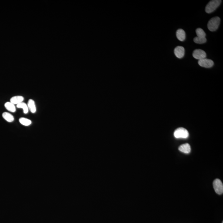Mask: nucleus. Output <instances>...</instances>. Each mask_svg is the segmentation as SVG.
<instances>
[{"instance_id":"14","label":"nucleus","mask_w":223,"mask_h":223,"mask_svg":"<svg viewBox=\"0 0 223 223\" xmlns=\"http://www.w3.org/2000/svg\"><path fill=\"white\" fill-rule=\"evenodd\" d=\"M17 107L18 108H22L23 110L24 113L25 114H27L29 112V108H28V105L25 103L21 102L18 105H17Z\"/></svg>"},{"instance_id":"5","label":"nucleus","mask_w":223,"mask_h":223,"mask_svg":"<svg viewBox=\"0 0 223 223\" xmlns=\"http://www.w3.org/2000/svg\"><path fill=\"white\" fill-rule=\"evenodd\" d=\"M198 63L200 66L205 68L212 67L214 64L212 60L206 58L199 60Z\"/></svg>"},{"instance_id":"10","label":"nucleus","mask_w":223,"mask_h":223,"mask_svg":"<svg viewBox=\"0 0 223 223\" xmlns=\"http://www.w3.org/2000/svg\"><path fill=\"white\" fill-rule=\"evenodd\" d=\"M24 99V97L21 96H16V97H12L10 100V102L14 105H18L22 102Z\"/></svg>"},{"instance_id":"13","label":"nucleus","mask_w":223,"mask_h":223,"mask_svg":"<svg viewBox=\"0 0 223 223\" xmlns=\"http://www.w3.org/2000/svg\"><path fill=\"white\" fill-rule=\"evenodd\" d=\"M2 116H3V118L5 120L7 121L8 122H12L14 121V116H12L11 114L7 113V112H5V113H3V115H2Z\"/></svg>"},{"instance_id":"2","label":"nucleus","mask_w":223,"mask_h":223,"mask_svg":"<svg viewBox=\"0 0 223 223\" xmlns=\"http://www.w3.org/2000/svg\"><path fill=\"white\" fill-rule=\"evenodd\" d=\"M221 3V0H212L209 2L205 7V12L208 13H211L215 11L216 9L220 5Z\"/></svg>"},{"instance_id":"15","label":"nucleus","mask_w":223,"mask_h":223,"mask_svg":"<svg viewBox=\"0 0 223 223\" xmlns=\"http://www.w3.org/2000/svg\"><path fill=\"white\" fill-rule=\"evenodd\" d=\"M19 122H20V124L25 126H28L31 125V123H32L31 120H30L24 117L20 118L19 119Z\"/></svg>"},{"instance_id":"7","label":"nucleus","mask_w":223,"mask_h":223,"mask_svg":"<svg viewBox=\"0 0 223 223\" xmlns=\"http://www.w3.org/2000/svg\"><path fill=\"white\" fill-rule=\"evenodd\" d=\"M174 53L178 58H182L185 54V49L182 46H177L174 50Z\"/></svg>"},{"instance_id":"12","label":"nucleus","mask_w":223,"mask_h":223,"mask_svg":"<svg viewBox=\"0 0 223 223\" xmlns=\"http://www.w3.org/2000/svg\"><path fill=\"white\" fill-rule=\"evenodd\" d=\"M5 107L9 111L15 113L16 111V108L14 104L11 102H8L5 104Z\"/></svg>"},{"instance_id":"1","label":"nucleus","mask_w":223,"mask_h":223,"mask_svg":"<svg viewBox=\"0 0 223 223\" xmlns=\"http://www.w3.org/2000/svg\"><path fill=\"white\" fill-rule=\"evenodd\" d=\"M220 23V18L218 17H215L209 20L208 24V28L211 31H215L218 29Z\"/></svg>"},{"instance_id":"18","label":"nucleus","mask_w":223,"mask_h":223,"mask_svg":"<svg viewBox=\"0 0 223 223\" xmlns=\"http://www.w3.org/2000/svg\"><path fill=\"white\" fill-rule=\"evenodd\" d=\"M222 223H223V222H222Z\"/></svg>"},{"instance_id":"8","label":"nucleus","mask_w":223,"mask_h":223,"mask_svg":"<svg viewBox=\"0 0 223 223\" xmlns=\"http://www.w3.org/2000/svg\"><path fill=\"white\" fill-rule=\"evenodd\" d=\"M179 150L184 153L188 154L191 152V148L189 144H183L179 147Z\"/></svg>"},{"instance_id":"3","label":"nucleus","mask_w":223,"mask_h":223,"mask_svg":"<svg viewBox=\"0 0 223 223\" xmlns=\"http://www.w3.org/2000/svg\"><path fill=\"white\" fill-rule=\"evenodd\" d=\"M174 136L176 139H186L189 136L187 130L184 128H179L174 132Z\"/></svg>"},{"instance_id":"4","label":"nucleus","mask_w":223,"mask_h":223,"mask_svg":"<svg viewBox=\"0 0 223 223\" xmlns=\"http://www.w3.org/2000/svg\"><path fill=\"white\" fill-rule=\"evenodd\" d=\"M213 185L214 190L217 194L221 195L223 193V185L221 181L219 179H216L214 180Z\"/></svg>"},{"instance_id":"17","label":"nucleus","mask_w":223,"mask_h":223,"mask_svg":"<svg viewBox=\"0 0 223 223\" xmlns=\"http://www.w3.org/2000/svg\"><path fill=\"white\" fill-rule=\"evenodd\" d=\"M194 42L195 43L198 44H203L206 42L207 39L205 37V38H200L197 37H195L193 39Z\"/></svg>"},{"instance_id":"6","label":"nucleus","mask_w":223,"mask_h":223,"mask_svg":"<svg viewBox=\"0 0 223 223\" xmlns=\"http://www.w3.org/2000/svg\"><path fill=\"white\" fill-rule=\"evenodd\" d=\"M193 56L196 59L200 60L206 58V54L201 49H196L193 53Z\"/></svg>"},{"instance_id":"9","label":"nucleus","mask_w":223,"mask_h":223,"mask_svg":"<svg viewBox=\"0 0 223 223\" xmlns=\"http://www.w3.org/2000/svg\"><path fill=\"white\" fill-rule=\"evenodd\" d=\"M176 36L177 38L180 41H183L185 40V31L182 29H178L176 32Z\"/></svg>"},{"instance_id":"16","label":"nucleus","mask_w":223,"mask_h":223,"mask_svg":"<svg viewBox=\"0 0 223 223\" xmlns=\"http://www.w3.org/2000/svg\"><path fill=\"white\" fill-rule=\"evenodd\" d=\"M196 33L197 37H200V38H205L206 36V34L204 31L201 28H198L196 30Z\"/></svg>"},{"instance_id":"11","label":"nucleus","mask_w":223,"mask_h":223,"mask_svg":"<svg viewBox=\"0 0 223 223\" xmlns=\"http://www.w3.org/2000/svg\"><path fill=\"white\" fill-rule=\"evenodd\" d=\"M28 108L32 113H35L36 112V107L35 102L32 99H29L28 101Z\"/></svg>"}]
</instances>
